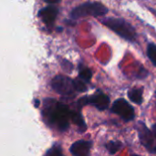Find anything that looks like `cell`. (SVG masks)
<instances>
[{
	"mask_svg": "<svg viewBox=\"0 0 156 156\" xmlns=\"http://www.w3.org/2000/svg\"><path fill=\"white\" fill-rule=\"evenodd\" d=\"M101 22L113 32H115L120 37L128 41L134 42L137 38V33L135 28L128 21L122 18L107 17L103 19Z\"/></svg>",
	"mask_w": 156,
	"mask_h": 156,
	"instance_id": "1",
	"label": "cell"
},
{
	"mask_svg": "<svg viewBox=\"0 0 156 156\" xmlns=\"http://www.w3.org/2000/svg\"><path fill=\"white\" fill-rule=\"evenodd\" d=\"M108 8L99 2H86L76 6L70 12V17L73 19L86 16H101L108 13Z\"/></svg>",
	"mask_w": 156,
	"mask_h": 156,
	"instance_id": "2",
	"label": "cell"
},
{
	"mask_svg": "<svg viewBox=\"0 0 156 156\" xmlns=\"http://www.w3.org/2000/svg\"><path fill=\"white\" fill-rule=\"evenodd\" d=\"M71 112L69 107L64 104L56 103L55 107L49 111L48 118L52 123H56L59 130L65 131L69 127V120L70 119Z\"/></svg>",
	"mask_w": 156,
	"mask_h": 156,
	"instance_id": "3",
	"label": "cell"
},
{
	"mask_svg": "<svg viewBox=\"0 0 156 156\" xmlns=\"http://www.w3.org/2000/svg\"><path fill=\"white\" fill-rule=\"evenodd\" d=\"M87 104L93 105L99 111H104L110 105V98L106 94L98 90L93 95L90 97H83L78 101V105L80 109Z\"/></svg>",
	"mask_w": 156,
	"mask_h": 156,
	"instance_id": "4",
	"label": "cell"
},
{
	"mask_svg": "<svg viewBox=\"0 0 156 156\" xmlns=\"http://www.w3.org/2000/svg\"><path fill=\"white\" fill-rule=\"evenodd\" d=\"M111 111L112 112L119 115L125 122H131L134 119V115H135L134 109L124 99L116 100L113 102Z\"/></svg>",
	"mask_w": 156,
	"mask_h": 156,
	"instance_id": "5",
	"label": "cell"
},
{
	"mask_svg": "<svg viewBox=\"0 0 156 156\" xmlns=\"http://www.w3.org/2000/svg\"><path fill=\"white\" fill-rule=\"evenodd\" d=\"M52 89L61 95H70L74 92L73 80L64 75L56 76L51 81Z\"/></svg>",
	"mask_w": 156,
	"mask_h": 156,
	"instance_id": "6",
	"label": "cell"
},
{
	"mask_svg": "<svg viewBox=\"0 0 156 156\" xmlns=\"http://www.w3.org/2000/svg\"><path fill=\"white\" fill-rule=\"evenodd\" d=\"M136 129L138 131V134H139L141 144L148 151L154 153L156 144V139L154 133L146 127V125L144 122H138Z\"/></svg>",
	"mask_w": 156,
	"mask_h": 156,
	"instance_id": "7",
	"label": "cell"
},
{
	"mask_svg": "<svg viewBox=\"0 0 156 156\" xmlns=\"http://www.w3.org/2000/svg\"><path fill=\"white\" fill-rule=\"evenodd\" d=\"M92 146L90 141H78L70 146V153L73 156H90V152Z\"/></svg>",
	"mask_w": 156,
	"mask_h": 156,
	"instance_id": "8",
	"label": "cell"
},
{
	"mask_svg": "<svg viewBox=\"0 0 156 156\" xmlns=\"http://www.w3.org/2000/svg\"><path fill=\"white\" fill-rule=\"evenodd\" d=\"M58 9L54 6V5H48L44 8H42L39 13L38 16L43 19V21L47 24V25H52L57 17Z\"/></svg>",
	"mask_w": 156,
	"mask_h": 156,
	"instance_id": "9",
	"label": "cell"
},
{
	"mask_svg": "<svg viewBox=\"0 0 156 156\" xmlns=\"http://www.w3.org/2000/svg\"><path fill=\"white\" fill-rule=\"evenodd\" d=\"M143 93H144V88H132L128 90V97L129 99L136 103V104H142L143 102Z\"/></svg>",
	"mask_w": 156,
	"mask_h": 156,
	"instance_id": "10",
	"label": "cell"
},
{
	"mask_svg": "<svg viewBox=\"0 0 156 156\" xmlns=\"http://www.w3.org/2000/svg\"><path fill=\"white\" fill-rule=\"evenodd\" d=\"M70 119L72 120V122L79 127L80 131L85 132L87 129V125L85 123V121L82 117V115L80 114V112H71V116Z\"/></svg>",
	"mask_w": 156,
	"mask_h": 156,
	"instance_id": "11",
	"label": "cell"
},
{
	"mask_svg": "<svg viewBox=\"0 0 156 156\" xmlns=\"http://www.w3.org/2000/svg\"><path fill=\"white\" fill-rule=\"evenodd\" d=\"M92 77V71L86 67L81 66L80 68V71H79V78L80 80H82L85 82H90Z\"/></svg>",
	"mask_w": 156,
	"mask_h": 156,
	"instance_id": "12",
	"label": "cell"
},
{
	"mask_svg": "<svg viewBox=\"0 0 156 156\" xmlns=\"http://www.w3.org/2000/svg\"><path fill=\"white\" fill-rule=\"evenodd\" d=\"M105 146H106V149L109 151V153L111 154H115L122 148V144L119 141H111Z\"/></svg>",
	"mask_w": 156,
	"mask_h": 156,
	"instance_id": "13",
	"label": "cell"
},
{
	"mask_svg": "<svg viewBox=\"0 0 156 156\" xmlns=\"http://www.w3.org/2000/svg\"><path fill=\"white\" fill-rule=\"evenodd\" d=\"M147 55H148L149 58L151 59V61L153 62V64L156 67V45H154V43L148 44Z\"/></svg>",
	"mask_w": 156,
	"mask_h": 156,
	"instance_id": "14",
	"label": "cell"
},
{
	"mask_svg": "<svg viewBox=\"0 0 156 156\" xmlns=\"http://www.w3.org/2000/svg\"><path fill=\"white\" fill-rule=\"evenodd\" d=\"M73 83H74V89H75V90H77L79 92H85V91H87L88 88H87V85H86L85 81H83L80 78L74 80H73Z\"/></svg>",
	"mask_w": 156,
	"mask_h": 156,
	"instance_id": "15",
	"label": "cell"
},
{
	"mask_svg": "<svg viewBox=\"0 0 156 156\" xmlns=\"http://www.w3.org/2000/svg\"><path fill=\"white\" fill-rule=\"evenodd\" d=\"M46 156H63V154L59 146H54L48 152Z\"/></svg>",
	"mask_w": 156,
	"mask_h": 156,
	"instance_id": "16",
	"label": "cell"
},
{
	"mask_svg": "<svg viewBox=\"0 0 156 156\" xmlns=\"http://www.w3.org/2000/svg\"><path fill=\"white\" fill-rule=\"evenodd\" d=\"M62 68L66 70V71H71L73 69V66L70 62H69L68 60H63L62 63Z\"/></svg>",
	"mask_w": 156,
	"mask_h": 156,
	"instance_id": "17",
	"label": "cell"
},
{
	"mask_svg": "<svg viewBox=\"0 0 156 156\" xmlns=\"http://www.w3.org/2000/svg\"><path fill=\"white\" fill-rule=\"evenodd\" d=\"M35 106H36V107H38V106H39V101H37V100L35 101Z\"/></svg>",
	"mask_w": 156,
	"mask_h": 156,
	"instance_id": "18",
	"label": "cell"
},
{
	"mask_svg": "<svg viewBox=\"0 0 156 156\" xmlns=\"http://www.w3.org/2000/svg\"><path fill=\"white\" fill-rule=\"evenodd\" d=\"M154 153H156V144H155V147H154Z\"/></svg>",
	"mask_w": 156,
	"mask_h": 156,
	"instance_id": "19",
	"label": "cell"
},
{
	"mask_svg": "<svg viewBox=\"0 0 156 156\" xmlns=\"http://www.w3.org/2000/svg\"><path fill=\"white\" fill-rule=\"evenodd\" d=\"M132 156H141V155H138V154H133V155Z\"/></svg>",
	"mask_w": 156,
	"mask_h": 156,
	"instance_id": "20",
	"label": "cell"
},
{
	"mask_svg": "<svg viewBox=\"0 0 156 156\" xmlns=\"http://www.w3.org/2000/svg\"><path fill=\"white\" fill-rule=\"evenodd\" d=\"M154 128H156V124H155V125H154Z\"/></svg>",
	"mask_w": 156,
	"mask_h": 156,
	"instance_id": "21",
	"label": "cell"
}]
</instances>
